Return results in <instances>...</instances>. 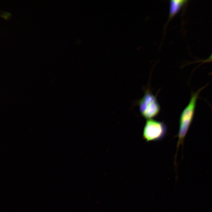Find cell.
I'll return each instance as SVG.
<instances>
[{"mask_svg": "<svg viewBox=\"0 0 212 212\" xmlns=\"http://www.w3.org/2000/svg\"><path fill=\"white\" fill-rule=\"evenodd\" d=\"M205 86L195 92H192L188 104L182 111L179 119V127L178 133V140L177 149L183 144L185 138L188 132L193 120L196 107V103L199 95L206 87Z\"/></svg>", "mask_w": 212, "mask_h": 212, "instance_id": "cell-1", "label": "cell"}, {"mask_svg": "<svg viewBox=\"0 0 212 212\" xmlns=\"http://www.w3.org/2000/svg\"><path fill=\"white\" fill-rule=\"evenodd\" d=\"M139 110L141 115L146 119H152L158 115L160 107L155 96L146 91L139 102Z\"/></svg>", "mask_w": 212, "mask_h": 212, "instance_id": "cell-2", "label": "cell"}, {"mask_svg": "<svg viewBox=\"0 0 212 212\" xmlns=\"http://www.w3.org/2000/svg\"><path fill=\"white\" fill-rule=\"evenodd\" d=\"M167 132V128L163 122L153 119L147 120L143 128V137L147 142L162 139Z\"/></svg>", "mask_w": 212, "mask_h": 212, "instance_id": "cell-3", "label": "cell"}, {"mask_svg": "<svg viewBox=\"0 0 212 212\" xmlns=\"http://www.w3.org/2000/svg\"><path fill=\"white\" fill-rule=\"evenodd\" d=\"M187 0H172L170 1L169 19L174 16L187 3Z\"/></svg>", "mask_w": 212, "mask_h": 212, "instance_id": "cell-4", "label": "cell"}, {"mask_svg": "<svg viewBox=\"0 0 212 212\" xmlns=\"http://www.w3.org/2000/svg\"><path fill=\"white\" fill-rule=\"evenodd\" d=\"M11 16V13L8 11H2L1 12L0 16L6 20L9 19Z\"/></svg>", "mask_w": 212, "mask_h": 212, "instance_id": "cell-5", "label": "cell"}, {"mask_svg": "<svg viewBox=\"0 0 212 212\" xmlns=\"http://www.w3.org/2000/svg\"><path fill=\"white\" fill-rule=\"evenodd\" d=\"M199 62H201V64L206 62H212V52L211 55L208 58L205 60H200Z\"/></svg>", "mask_w": 212, "mask_h": 212, "instance_id": "cell-6", "label": "cell"}]
</instances>
